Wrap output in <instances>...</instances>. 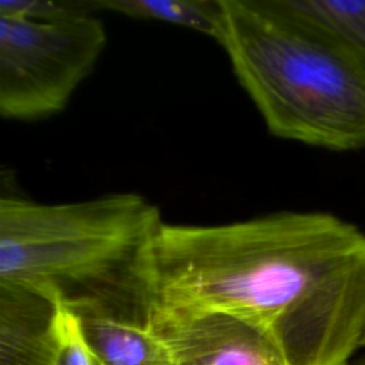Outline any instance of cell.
<instances>
[{
	"instance_id": "cell-4",
	"label": "cell",
	"mask_w": 365,
	"mask_h": 365,
	"mask_svg": "<svg viewBox=\"0 0 365 365\" xmlns=\"http://www.w3.org/2000/svg\"><path fill=\"white\" fill-rule=\"evenodd\" d=\"M91 6L48 20L0 16V114L40 120L60 113L107 41Z\"/></svg>"
},
{
	"instance_id": "cell-12",
	"label": "cell",
	"mask_w": 365,
	"mask_h": 365,
	"mask_svg": "<svg viewBox=\"0 0 365 365\" xmlns=\"http://www.w3.org/2000/svg\"><path fill=\"white\" fill-rule=\"evenodd\" d=\"M362 348H365V338H364V342H362Z\"/></svg>"
},
{
	"instance_id": "cell-13",
	"label": "cell",
	"mask_w": 365,
	"mask_h": 365,
	"mask_svg": "<svg viewBox=\"0 0 365 365\" xmlns=\"http://www.w3.org/2000/svg\"><path fill=\"white\" fill-rule=\"evenodd\" d=\"M178 364V362H177ZM178 365H187V364H178Z\"/></svg>"
},
{
	"instance_id": "cell-8",
	"label": "cell",
	"mask_w": 365,
	"mask_h": 365,
	"mask_svg": "<svg viewBox=\"0 0 365 365\" xmlns=\"http://www.w3.org/2000/svg\"><path fill=\"white\" fill-rule=\"evenodd\" d=\"M305 24L365 67V0H285Z\"/></svg>"
},
{
	"instance_id": "cell-10",
	"label": "cell",
	"mask_w": 365,
	"mask_h": 365,
	"mask_svg": "<svg viewBox=\"0 0 365 365\" xmlns=\"http://www.w3.org/2000/svg\"><path fill=\"white\" fill-rule=\"evenodd\" d=\"M57 365H96L77 317L66 307L61 308V349Z\"/></svg>"
},
{
	"instance_id": "cell-6",
	"label": "cell",
	"mask_w": 365,
	"mask_h": 365,
	"mask_svg": "<svg viewBox=\"0 0 365 365\" xmlns=\"http://www.w3.org/2000/svg\"><path fill=\"white\" fill-rule=\"evenodd\" d=\"M61 308L34 289L0 282V365H57Z\"/></svg>"
},
{
	"instance_id": "cell-11",
	"label": "cell",
	"mask_w": 365,
	"mask_h": 365,
	"mask_svg": "<svg viewBox=\"0 0 365 365\" xmlns=\"http://www.w3.org/2000/svg\"><path fill=\"white\" fill-rule=\"evenodd\" d=\"M348 365H365V356L358 359V361H351Z\"/></svg>"
},
{
	"instance_id": "cell-2",
	"label": "cell",
	"mask_w": 365,
	"mask_h": 365,
	"mask_svg": "<svg viewBox=\"0 0 365 365\" xmlns=\"http://www.w3.org/2000/svg\"><path fill=\"white\" fill-rule=\"evenodd\" d=\"M160 210L134 192L46 204L0 200V282L44 294L76 315L147 324Z\"/></svg>"
},
{
	"instance_id": "cell-1",
	"label": "cell",
	"mask_w": 365,
	"mask_h": 365,
	"mask_svg": "<svg viewBox=\"0 0 365 365\" xmlns=\"http://www.w3.org/2000/svg\"><path fill=\"white\" fill-rule=\"evenodd\" d=\"M207 312L257 327L289 365H348L365 338V232L318 211L164 222L150 317Z\"/></svg>"
},
{
	"instance_id": "cell-9",
	"label": "cell",
	"mask_w": 365,
	"mask_h": 365,
	"mask_svg": "<svg viewBox=\"0 0 365 365\" xmlns=\"http://www.w3.org/2000/svg\"><path fill=\"white\" fill-rule=\"evenodd\" d=\"M93 10L187 27L215 38L220 0H94Z\"/></svg>"
},
{
	"instance_id": "cell-5",
	"label": "cell",
	"mask_w": 365,
	"mask_h": 365,
	"mask_svg": "<svg viewBox=\"0 0 365 365\" xmlns=\"http://www.w3.org/2000/svg\"><path fill=\"white\" fill-rule=\"evenodd\" d=\"M147 325L187 365H289L278 345L257 327L218 312L150 317Z\"/></svg>"
},
{
	"instance_id": "cell-7",
	"label": "cell",
	"mask_w": 365,
	"mask_h": 365,
	"mask_svg": "<svg viewBox=\"0 0 365 365\" xmlns=\"http://www.w3.org/2000/svg\"><path fill=\"white\" fill-rule=\"evenodd\" d=\"M76 317L96 365H178L147 324L101 314Z\"/></svg>"
},
{
	"instance_id": "cell-3",
	"label": "cell",
	"mask_w": 365,
	"mask_h": 365,
	"mask_svg": "<svg viewBox=\"0 0 365 365\" xmlns=\"http://www.w3.org/2000/svg\"><path fill=\"white\" fill-rule=\"evenodd\" d=\"M214 40L271 134L331 151L365 147V67L285 0H220Z\"/></svg>"
}]
</instances>
